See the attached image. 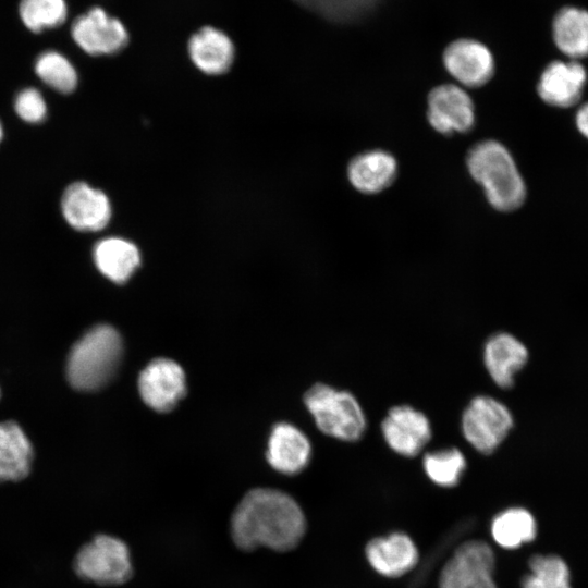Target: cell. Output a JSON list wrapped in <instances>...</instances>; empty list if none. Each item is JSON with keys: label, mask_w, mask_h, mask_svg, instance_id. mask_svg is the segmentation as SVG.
<instances>
[{"label": "cell", "mask_w": 588, "mask_h": 588, "mask_svg": "<svg viewBox=\"0 0 588 588\" xmlns=\"http://www.w3.org/2000/svg\"><path fill=\"white\" fill-rule=\"evenodd\" d=\"M306 530L305 515L289 494L271 489L248 491L231 517V536L242 550L266 547L274 551L295 548Z\"/></svg>", "instance_id": "obj_1"}, {"label": "cell", "mask_w": 588, "mask_h": 588, "mask_svg": "<svg viewBox=\"0 0 588 588\" xmlns=\"http://www.w3.org/2000/svg\"><path fill=\"white\" fill-rule=\"evenodd\" d=\"M466 166L494 209L509 212L524 204V179L511 152L501 143L493 139L477 143L467 154Z\"/></svg>", "instance_id": "obj_2"}, {"label": "cell", "mask_w": 588, "mask_h": 588, "mask_svg": "<svg viewBox=\"0 0 588 588\" xmlns=\"http://www.w3.org/2000/svg\"><path fill=\"white\" fill-rule=\"evenodd\" d=\"M122 340L111 326L91 328L72 347L66 376L70 384L78 391H96L113 377L122 356Z\"/></svg>", "instance_id": "obj_3"}, {"label": "cell", "mask_w": 588, "mask_h": 588, "mask_svg": "<svg viewBox=\"0 0 588 588\" xmlns=\"http://www.w3.org/2000/svg\"><path fill=\"white\" fill-rule=\"evenodd\" d=\"M304 402L322 433L347 442L363 437L366 416L351 392L317 383L305 393Z\"/></svg>", "instance_id": "obj_4"}, {"label": "cell", "mask_w": 588, "mask_h": 588, "mask_svg": "<svg viewBox=\"0 0 588 588\" xmlns=\"http://www.w3.org/2000/svg\"><path fill=\"white\" fill-rule=\"evenodd\" d=\"M73 569L85 581L118 586L132 576L131 552L122 539L106 534L96 535L75 554Z\"/></svg>", "instance_id": "obj_5"}, {"label": "cell", "mask_w": 588, "mask_h": 588, "mask_svg": "<svg viewBox=\"0 0 588 588\" xmlns=\"http://www.w3.org/2000/svg\"><path fill=\"white\" fill-rule=\"evenodd\" d=\"M514 426L509 407L490 395H477L462 415V433L478 452L490 454L505 440Z\"/></svg>", "instance_id": "obj_6"}, {"label": "cell", "mask_w": 588, "mask_h": 588, "mask_svg": "<svg viewBox=\"0 0 588 588\" xmlns=\"http://www.w3.org/2000/svg\"><path fill=\"white\" fill-rule=\"evenodd\" d=\"M494 554L483 541L461 544L444 564L439 588H498L493 579Z\"/></svg>", "instance_id": "obj_7"}, {"label": "cell", "mask_w": 588, "mask_h": 588, "mask_svg": "<svg viewBox=\"0 0 588 588\" xmlns=\"http://www.w3.org/2000/svg\"><path fill=\"white\" fill-rule=\"evenodd\" d=\"M74 42L93 57L112 56L128 44L124 24L100 7H93L76 16L71 24Z\"/></svg>", "instance_id": "obj_8"}, {"label": "cell", "mask_w": 588, "mask_h": 588, "mask_svg": "<svg viewBox=\"0 0 588 588\" xmlns=\"http://www.w3.org/2000/svg\"><path fill=\"white\" fill-rule=\"evenodd\" d=\"M61 210L68 224L81 232H98L112 217L108 196L85 182L72 183L64 189Z\"/></svg>", "instance_id": "obj_9"}, {"label": "cell", "mask_w": 588, "mask_h": 588, "mask_svg": "<svg viewBox=\"0 0 588 588\" xmlns=\"http://www.w3.org/2000/svg\"><path fill=\"white\" fill-rule=\"evenodd\" d=\"M427 119L443 135L466 133L475 124L473 99L460 85H439L428 95Z\"/></svg>", "instance_id": "obj_10"}, {"label": "cell", "mask_w": 588, "mask_h": 588, "mask_svg": "<svg viewBox=\"0 0 588 588\" xmlns=\"http://www.w3.org/2000/svg\"><path fill=\"white\" fill-rule=\"evenodd\" d=\"M381 432L392 451L405 457H414L430 441L432 429L422 412L411 405H396L383 418Z\"/></svg>", "instance_id": "obj_11"}, {"label": "cell", "mask_w": 588, "mask_h": 588, "mask_svg": "<svg viewBox=\"0 0 588 588\" xmlns=\"http://www.w3.org/2000/svg\"><path fill=\"white\" fill-rule=\"evenodd\" d=\"M138 390L149 407L157 412H169L185 395L184 371L174 360L156 358L140 372Z\"/></svg>", "instance_id": "obj_12"}, {"label": "cell", "mask_w": 588, "mask_h": 588, "mask_svg": "<svg viewBox=\"0 0 588 588\" xmlns=\"http://www.w3.org/2000/svg\"><path fill=\"white\" fill-rule=\"evenodd\" d=\"M446 71L465 87H480L494 73V59L490 50L475 39L452 41L443 52Z\"/></svg>", "instance_id": "obj_13"}, {"label": "cell", "mask_w": 588, "mask_h": 588, "mask_svg": "<svg viewBox=\"0 0 588 588\" xmlns=\"http://www.w3.org/2000/svg\"><path fill=\"white\" fill-rule=\"evenodd\" d=\"M586 82L587 71L580 62L555 60L542 71L537 91L548 105L568 108L580 100Z\"/></svg>", "instance_id": "obj_14"}, {"label": "cell", "mask_w": 588, "mask_h": 588, "mask_svg": "<svg viewBox=\"0 0 588 588\" xmlns=\"http://www.w3.org/2000/svg\"><path fill=\"white\" fill-rule=\"evenodd\" d=\"M529 353L525 344L507 332L492 334L483 346V364L492 381L502 389L514 384L525 367Z\"/></svg>", "instance_id": "obj_15"}, {"label": "cell", "mask_w": 588, "mask_h": 588, "mask_svg": "<svg viewBox=\"0 0 588 588\" xmlns=\"http://www.w3.org/2000/svg\"><path fill=\"white\" fill-rule=\"evenodd\" d=\"M187 51L193 64L207 75L224 74L235 58V47L231 38L223 30L209 25L191 36Z\"/></svg>", "instance_id": "obj_16"}, {"label": "cell", "mask_w": 588, "mask_h": 588, "mask_svg": "<svg viewBox=\"0 0 588 588\" xmlns=\"http://www.w3.org/2000/svg\"><path fill=\"white\" fill-rule=\"evenodd\" d=\"M366 556L372 568L385 577H400L418 562V550L403 532H393L368 542Z\"/></svg>", "instance_id": "obj_17"}, {"label": "cell", "mask_w": 588, "mask_h": 588, "mask_svg": "<svg viewBox=\"0 0 588 588\" xmlns=\"http://www.w3.org/2000/svg\"><path fill=\"white\" fill-rule=\"evenodd\" d=\"M310 455V442L298 428L287 422L274 426L267 450L271 467L285 475H295L307 466Z\"/></svg>", "instance_id": "obj_18"}, {"label": "cell", "mask_w": 588, "mask_h": 588, "mask_svg": "<svg viewBox=\"0 0 588 588\" xmlns=\"http://www.w3.org/2000/svg\"><path fill=\"white\" fill-rule=\"evenodd\" d=\"M397 172V162L388 151L375 149L355 156L347 166L352 186L363 194H377L389 187Z\"/></svg>", "instance_id": "obj_19"}, {"label": "cell", "mask_w": 588, "mask_h": 588, "mask_svg": "<svg viewBox=\"0 0 588 588\" xmlns=\"http://www.w3.org/2000/svg\"><path fill=\"white\" fill-rule=\"evenodd\" d=\"M34 460L32 443L14 421L0 422V483L26 478Z\"/></svg>", "instance_id": "obj_20"}, {"label": "cell", "mask_w": 588, "mask_h": 588, "mask_svg": "<svg viewBox=\"0 0 588 588\" xmlns=\"http://www.w3.org/2000/svg\"><path fill=\"white\" fill-rule=\"evenodd\" d=\"M93 258L97 269L110 281L126 282L140 265V253L128 240L110 236L96 243Z\"/></svg>", "instance_id": "obj_21"}, {"label": "cell", "mask_w": 588, "mask_h": 588, "mask_svg": "<svg viewBox=\"0 0 588 588\" xmlns=\"http://www.w3.org/2000/svg\"><path fill=\"white\" fill-rule=\"evenodd\" d=\"M558 49L571 60L588 56V11L577 7L560 9L552 21Z\"/></svg>", "instance_id": "obj_22"}, {"label": "cell", "mask_w": 588, "mask_h": 588, "mask_svg": "<svg viewBox=\"0 0 588 588\" xmlns=\"http://www.w3.org/2000/svg\"><path fill=\"white\" fill-rule=\"evenodd\" d=\"M490 530L493 540L500 547L516 549L535 539L537 524L526 509L511 507L494 516Z\"/></svg>", "instance_id": "obj_23"}, {"label": "cell", "mask_w": 588, "mask_h": 588, "mask_svg": "<svg viewBox=\"0 0 588 588\" xmlns=\"http://www.w3.org/2000/svg\"><path fill=\"white\" fill-rule=\"evenodd\" d=\"M36 75L60 94H71L78 83V75L71 61L61 52L48 49L40 52L34 63Z\"/></svg>", "instance_id": "obj_24"}, {"label": "cell", "mask_w": 588, "mask_h": 588, "mask_svg": "<svg viewBox=\"0 0 588 588\" xmlns=\"http://www.w3.org/2000/svg\"><path fill=\"white\" fill-rule=\"evenodd\" d=\"M65 0H20L19 16L32 33L39 34L56 29L68 19Z\"/></svg>", "instance_id": "obj_25"}, {"label": "cell", "mask_w": 588, "mask_h": 588, "mask_svg": "<svg viewBox=\"0 0 588 588\" xmlns=\"http://www.w3.org/2000/svg\"><path fill=\"white\" fill-rule=\"evenodd\" d=\"M422 467L428 478L441 487L457 485L466 468V458L457 448L425 454Z\"/></svg>", "instance_id": "obj_26"}, {"label": "cell", "mask_w": 588, "mask_h": 588, "mask_svg": "<svg viewBox=\"0 0 588 588\" xmlns=\"http://www.w3.org/2000/svg\"><path fill=\"white\" fill-rule=\"evenodd\" d=\"M522 588H572L566 563L558 555H535Z\"/></svg>", "instance_id": "obj_27"}, {"label": "cell", "mask_w": 588, "mask_h": 588, "mask_svg": "<svg viewBox=\"0 0 588 588\" xmlns=\"http://www.w3.org/2000/svg\"><path fill=\"white\" fill-rule=\"evenodd\" d=\"M14 110L27 123H41L47 117L45 98L34 87H27L17 93L14 99Z\"/></svg>", "instance_id": "obj_28"}, {"label": "cell", "mask_w": 588, "mask_h": 588, "mask_svg": "<svg viewBox=\"0 0 588 588\" xmlns=\"http://www.w3.org/2000/svg\"><path fill=\"white\" fill-rule=\"evenodd\" d=\"M576 125L581 135L588 138V102L578 109L576 113Z\"/></svg>", "instance_id": "obj_29"}, {"label": "cell", "mask_w": 588, "mask_h": 588, "mask_svg": "<svg viewBox=\"0 0 588 588\" xmlns=\"http://www.w3.org/2000/svg\"><path fill=\"white\" fill-rule=\"evenodd\" d=\"M2 137H3V127H2V124L0 122V143L2 140Z\"/></svg>", "instance_id": "obj_30"}]
</instances>
